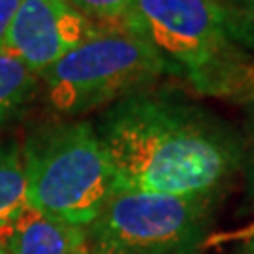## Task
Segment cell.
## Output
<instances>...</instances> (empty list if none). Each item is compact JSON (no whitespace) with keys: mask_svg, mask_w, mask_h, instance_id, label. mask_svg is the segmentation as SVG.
Returning <instances> with one entry per match:
<instances>
[{"mask_svg":"<svg viewBox=\"0 0 254 254\" xmlns=\"http://www.w3.org/2000/svg\"><path fill=\"white\" fill-rule=\"evenodd\" d=\"M94 128L115 189L213 196L245 158L241 137L226 123L173 92H132L111 104Z\"/></svg>","mask_w":254,"mask_h":254,"instance_id":"6da1fadb","label":"cell"},{"mask_svg":"<svg viewBox=\"0 0 254 254\" xmlns=\"http://www.w3.org/2000/svg\"><path fill=\"white\" fill-rule=\"evenodd\" d=\"M121 30L147 42L194 94L254 98V59L230 36L218 0H134Z\"/></svg>","mask_w":254,"mask_h":254,"instance_id":"7a4b0ae2","label":"cell"},{"mask_svg":"<svg viewBox=\"0 0 254 254\" xmlns=\"http://www.w3.org/2000/svg\"><path fill=\"white\" fill-rule=\"evenodd\" d=\"M28 205L89 228L115 189V173L89 121L34 130L21 149Z\"/></svg>","mask_w":254,"mask_h":254,"instance_id":"3957f363","label":"cell"},{"mask_svg":"<svg viewBox=\"0 0 254 254\" xmlns=\"http://www.w3.org/2000/svg\"><path fill=\"white\" fill-rule=\"evenodd\" d=\"M168 73L147 42L123 30H106L66 53L42 77L51 108L81 115L141 89Z\"/></svg>","mask_w":254,"mask_h":254,"instance_id":"277c9868","label":"cell"},{"mask_svg":"<svg viewBox=\"0 0 254 254\" xmlns=\"http://www.w3.org/2000/svg\"><path fill=\"white\" fill-rule=\"evenodd\" d=\"M213 196L113 189L87 228L91 245L128 254H200L209 237Z\"/></svg>","mask_w":254,"mask_h":254,"instance_id":"5b68a950","label":"cell"},{"mask_svg":"<svg viewBox=\"0 0 254 254\" xmlns=\"http://www.w3.org/2000/svg\"><path fill=\"white\" fill-rule=\"evenodd\" d=\"M106 32L68 0H21L2 51L17 57L36 75L83 42Z\"/></svg>","mask_w":254,"mask_h":254,"instance_id":"8992f818","label":"cell"},{"mask_svg":"<svg viewBox=\"0 0 254 254\" xmlns=\"http://www.w3.org/2000/svg\"><path fill=\"white\" fill-rule=\"evenodd\" d=\"M0 247L6 254H91L87 228L64 222L32 205L0 228Z\"/></svg>","mask_w":254,"mask_h":254,"instance_id":"52a82bcc","label":"cell"},{"mask_svg":"<svg viewBox=\"0 0 254 254\" xmlns=\"http://www.w3.org/2000/svg\"><path fill=\"white\" fill-rule=\"evenodd\" d=\"M28 205L23 154L15 143H0V228Z\"/></svg>","mask_w":254,"mask_h":254,"instance_id":"ba28073f","label":"cell"},{"mask_svg":"<svg viewBox=\"0 0 254 254\" xmlns=\"http://www.w3.org/2000/svg\"><path fill=\"white\" fill-rule=\"evenodd\" d=\"M38 77L23 61L0 49V119L27 104L36 91Z\"/></svg>","mask_w":254,"mask_h":254,"instance_id":"9c48e42d","label":"cell"},{"mask_svg":"<svg viewBox=\"0 0 254 254\" xmlns=\"http://www.w3.org/2000/svg\"><path fill=\"white\" fill-rule=\"evenodd\" d=\"M81 15L102 30H121L134 0H68Z\"/></svg>","mask_w":254,"mask_h":254,"instance_id":"30bf717a","label":"cell"},{"mask_svg":"<svg viewBox=\"0 0 254 254\" xmlns=\"http://www.w3.org/2000/svg\"><path fill=\"white\" fill-rule=\"evenodd\" d=\"M230 36L243 49H254V0H218Z\"/></svg>","mask_w":254,"mask_h":254,"instance_id":"8fae6325","label":"cell"},{"mask_svg":"<svg viewBox=\"0 0 254 254\" xmlns=\"http://www.w3.org/2000/svg\"><path fill=\"white\" fill-rule=\"evenodd\" d=\"M254 237V220L249 222L243 228H236V230H228V232H217V234H209V237L203 243V249L209 247H220L228 245V243H241L247 239Z\"/></svg>","mask_w":254,"mask_h":254,"instance_id":"7c38bea8","label":"cell"},{"mask_svg":"<svg viewBox=\"0 0 254 254\" xmlns=\"http://www.w3.org/2000/svg\"><path fill=\"white\" fill-rule=\"evenodd\" d=\"M21 0H0V49L4 47L8 30L13 23Z\"/></svg>","mask_w":254,"mask_h":254,"instance_id":"4fadbf2b","label":"cell"},{"mask_svg":"<svg viewBox=\"0 0 254 254\" xmlns=\"http://www.w3.org/2000/svg\"><path fill=\"white\" fill-rule=\"evenodd\" d=\"M91 254H128L125 251H119L113 247H102V245H91Z\"/></svg>","mask_w":254,"mask_h":254,"instance_id":"5bb4252c","label":"cell"},{"mask_svg":"<svg viewBox=\"0 0 254 254\" xmlns=\"http://www.w3.org/2000/svg\"><path fill=\"white\" fill-rule=\"evenodd\" d=\"M245 108H247V125H249V130H251V134L254 136V98H253V100L247 102Z\"/></svg>","mask_w":254,"mask_h":254,"instance_id":"9a60e30c","label":"cell"},{"mask_svg":"<svg viewBox=\"0 0 254 254\" xmlns=\"http://www.w3.org/2000/svg\"><path fill=\"white\" fill-rule=\"evenodd\" d=\"M239 254H254V237L253 239H247V241H241Z\"/></svg>","mask_w":254,"mask_h":254,"instance_id":"2e32d148","label":"cell"},{"mask_svg":"<svg viewBox=\"0 0 254 254\" xmlns=\"http://www.w3.org/2000/svg\"><path fill=\"white\" fill-rule=\"evenodd\" d=\"M247 177H249V187H251V190L254 192V158L251 160V164H249V170H247Z\"/></svg>","mask_w":254,"mask_h":254,"instance_id":"e0dca14e","label":"cell"},{"mask_svg":"<svg viewBox=\"0 0 254 254\" xmlns=\"http://www.w3.org/2000/svg\"><path fill=\"white\" fill-rule=\"evenodd\" d=\"M0 254H6V253H4V249H2V247H0Z\"/></svg>","mask_w":254,"mask_h":254,"instance_id":"ac0fdd59","label":"cell"}]
</instances>
